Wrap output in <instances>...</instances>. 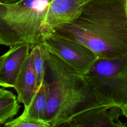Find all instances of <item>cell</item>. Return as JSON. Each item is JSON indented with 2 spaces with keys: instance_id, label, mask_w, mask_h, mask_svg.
Wrapping results in <instances>:
<instances>
[{
  "instance_id": "9c48e42d",
  "label": "cell",
  "mask_w": 127,
  "mask_h": 127,
  "mask_svg": "<svg viewBox=\"0 0 127 127\" xmlns=\"http://www.w3.org/2000/svg\"><path fill=\"white\" fill-rule=\"evenodd\" d=\"M14 88L17 92L19 102L24 105V109L27 108L39 90L33 56L30 51L18 76Z\"/></svg>"
},
{
  "instance_id": "9a60e30c",
  "label": "cell",
  "mask_w": 127,
  "mask_h": 127,
  "mask_svg": "<svg viewBox=\"0 0 127 127\" xmlns=\"http://www.w3.org/2000/svg\"><path fill=\"white\" fill-rule=\"evenodd\" d=\"M110 127H127V125L120 122L119 120L112 122Z\"/></svg>"
},
{
  "instance_id": "30bf717a",
  "label": "cell",
  "mask_w": 127,
  "mask_h": 127,
  "mask_svg": "<svg viewBox=\"0 0 127 127\" xmlns=\"http://www.w3.org/2000/svg\"><path fill=\"white\" fill-rule=\"evenodd\" d=\"M48 93L49 86L45 79L30 105L24 109L23 113L19 117L24 120L47 123L46 114L48 101Z\"/></svg>"
},
{
  "instance_id": "6da1fadb",
  "label": "cell",
  "mask_w": 127,
  "mask_h": 127,
  "mask_svg": "<svg viewBox=\"0 0 127 127\" xmlns=\"http://www.w3.org/2000/svg\"><path fill=\"white\" fill-rule=\"evenodd\" d=\"M81 5L76 19L51 34L82 44L99 59L127 57V0H86Z\"/></svg>"
},
{
  "instance_id": "d6986e66",
  "label": "cell",
  "mask_w": 127,
  "mask_h": 127,
  "mask_svg": "<svg viewBox=\"0 0 127 127\" xmlns=\"http://www.w3.org/2000/svg\"></svg>"
},
{
  "instance_id": "52a82bcc",
  "label": "cell",
  "mask_w": 127,
  "mask_h": 127,
  "mask_svg": "<svg viewBox=\"0 0 127 127\" xmlns=\"http://www.w3.org/2000/svg\"><path fill=\"white\" fill-rule=\"evenodd\" d=\"M31 46L24 43L10 47L0 57V85L14 88L18 76L27 59Z\"/></svg>"
},
{
  "instance_id": "7a4b0ae2",
  "label": "cell",
  "mask_w": 127,
  "mask_h": 127,
  "mask_svg": "<svg viewBox=\"0 0 127 127\" xmlns=\"http://www.w3.org/2000/svg\"><path fill=\"white\" fill-rule=\"evenodd\" d=\"M45 79L49 86L46 121L57 127L88 110L103 107L85 75L49 52Z\"/></svg>"
},
{
  "instance_id": "8fae6325",
  "label": "cell",
  "mask_w": 127,
  "mask_h": 127,
  "mask_svg": "<svg viewBox=\"0 0 127 127\" xmlns=\"http://www.w3.org/2000/svg\"><path fill=\"white\" fill-rule=\"evenodd\" d=\"M16 97L11 91L0 89V124H5L18 114L20 105Z\"/></svg>"
},
{
  "instance_id": "ac0fdd59",
  "label": "cell",
  "mask_w": 127,
  "mask_h": 127,
  "mask_svg": "<svg viewBox=\"0 0 127 127\" xmlns=\"http://www.w3.org/2000/svg\"><path fill=\"white\" fill-rule=\"evenodd\" d=\"M85 0H78V2L80 3V4H81L83 3Z\"/></svg>"
},
{
  "instance_id": "5bb4252c",
  "label": "cell",
  "mask_w": 127,
  "mask_h": 127,
  "mask_svg": "<svg viewBox=\"0 0 127 127\" xmlns=\"http://www.w3.org/2000/svg\"><path fill=\"white\" fill-rule=\"evenodd\" d=\"M3 127H53V126L48 123L24 120L18 117L6 123Z\"/></svg>"
},
{
  "instance_id": "e0dca14e",
  "label": "cell",
  "mask_w": 127,
  "mask_h": 127,
  "mask_svg": "<svg viewBox=\"0 0 127 127\" xmlns=\"http://www.w3.org/2000/svg\"><path fill=\"white\" fill-rule=\"evenodd\" d=\"M21 0H0V3L12 4L18 2Z\"/></svg>"
},
{
  "instance_id": "ba28073f",
  "label": "cell",
  "mask_w": 127,
  "mask_h": 127,
  "mask_svg": "<svg viewBox=\"0 0 127 127\" xmlns=\"http://www.w3.org/2000/svg\"><path fill=\"white\" fill-rule=\"evenodd\" d=\"M122 113L117 107H102L83 112L57 127H110Z\"/></svg>"
},
{
  "instance_id": "4fadbf2b",
  "label": "cell",
  "mask_w": 127,
  "mask_h": 127,
  "mask_svg": "<svg viewBox=\"0 0 127 127\" xmlns=\"http://www.w3.org/2000/svg\"><path fill=\"white\" fill-rule=\"evenodd\" d=\"M118 82L114 104L116 107H120L127 101V62L125 63L118 74Z\"/></svg>"
},
{
  "instance_id": "2e32d148",
  "label": "cell",
  "mask_w": 127,
  "mask_h": 127,
  "mask_svg": "<svg viewBox=\"0 0 127 127\" xmlns=\"http://www.w3.org/2000/svg\"><path fill=\"white\" fill-rule=\"evenodd\" d=\"M122 115L127 119V101L120 107Z\"/></svg>"
},
{
  "instance_id": "5b68a950",
  "label": "cell",
  "mask_w": 127,
  "mask_h": 127,
  "mask_svg": "<svg viewBox=\"0 0 127 127\" xmlns=\"http://www.w3.org/2000/svg\"><path fill=\"white\" fill-rule=\"evenodd\" d=\"M43 43L50 53L74 70L84 75L99 59L86 46L66 38L51 34L45 37Z\"/></svg>"
},
{
  "instance_id": "3957f363",
  "label": "cell",
  "mask_w": 127,
  "mask_h": 127,
  "mask_svg": "<svg viewBox=\"0 0 127 127\" xmlns=\"http://www.w3.org/2000/svg\"><path fill=\"white\" fill-rule=\"evenodd\" d=\"M53 0L0 3V44L6 46L43 43L41 27Z\"/></svg>"
},
{
  "instance_id": "8992f818",
  "label": "cell",
  "mask_w": 127,
  "mask_h": 127,
  "mask_svg": "<svg viewBox=\"0 0 127 127\" xmlns=\"http://www.w3.org/2000/svg\"><path fill=\"white\" fill-rule=\"evenodd\" d=\"M81 10L78 0H53L42 23L43 41L45 37L51 35L56 29L76 19Z\"/></svg>"
},
{
  "instance_id": "7c38bea8",
  "label": "cell",
  "mask_w": 127,
  "mask_h": 127,
  "mask_svg": "<svg viewBox=\"0 0 127 127\" xmlns=\"http://www.w3.org/2000/svg\"><path fill=\"white\" fill-rule=\"evenodd\" d=\"M30 52L33 56L37 87L39 89L45 80L46 61L49 50L45 44L42 43L32 45Z\"/></svg>"
},
{
  "instance_id": "277c9868",
  "label": "cell",
  "mask_w": 127,
  "mask_h": 127,
  "mask_svg": "<svg viewBox=\"0 0 127 127\" xmlns=\"http://www.w3.org/2000/svg\"><path fill=\"white\" fill-rule=\"evenodd\" d=\"M127 62V57L116 60L98 59L85 76L103 107H115L114 96L118 74Z\"/></svg>"
}]
</instances>
